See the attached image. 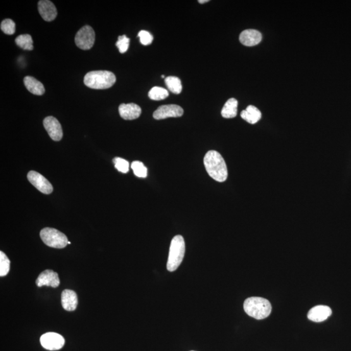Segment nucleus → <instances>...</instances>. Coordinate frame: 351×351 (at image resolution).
<instances>
[{"label": "nucleus", "instance_id": "1", "mask_svg": "<svg viewBox=\"0 0 351 351\" xmlns=\"http://www.w3.org/2000/svg\"><path fill=\"white\" fill-rule=\"evenodd\" d=\"M204 164L207 173L214 180L223 182L228 178V169L225 161L216 150H210L205 155Z\"/></svg>", "mask_w": 351, "mask_h": 351}, {"label": "nucleus", "instance_id": "2", "mask_svg": "<svg viewBox=\"0 0 351 351\" xmlns=\"http://www.w3.org/2000/svg\"><path fill=\"white\" fill-rule=\"evenodd\" d=\"M243 308L248 316L255 319L267 318L271 314V304L266 298L252 297L245 300Z\"/></svg>", "mask_w": 351, "mask_h": 351}, {"label": "nucleus", "instance_id": "3", "mask_svg": "<svg viewBox=\"0 0 351 351\" xmlns=\"http://www.w3.org/2000/svg\"><path fill=\"white\" fill-rule=\"evenodd\" d=\"M116 82V76L107 71H96L88 73L85 76L84 83L93 89H109Z\"/></svg>", "mask_w": 351, "mask_h": 351}, {"label": "nucleus", "instance_id": "4", "mask_svg": "<svg viewBox=\"0 0 351 351\" xmlns=\"http://www.w3.org/2000/svg\"><path fill=\"white\" fill-rule=\"evenodd\" d=\"M185 244L184 239L178 235L172 240L168 261H167V270L170 272L176 271L180 266L184 258Z\"/></svg>", "mask_w": 351, "mask_h": 351}, {"label": "nucleus", "instance_id": "5", "mask_svg": "<svg viewBox=\"0 0 351 351\" xmlns=\"http://www.w3.org/2000/svg\"><path fill=\"white\" fill-rule=\"evenodd\" d=\"M40 238L43 242L49 247L63 248L68 245V238L63 233L56 229L45 228L40 231Z\"/></svg>", "mask_w": 351, "mask_h": 351}, {"label": "nucleus", "instance_id": "6", "mask_svg": "<svg viewBox=\"0 0 351 351\" xmlns=\"http://www.w3.org/2000/svg\"><path fill=\"white\" fill-rule=\"evenodd\" d=\"M95 41V33L89 26H85L76 33L75 42L79 49L87 50L91 49Z\"/></svg>", "mask_w": 351, "mask_h": 351}, {"label": "nucleus", "instance_id": "7", "mask_svg": "<svg viewBox=\"0 0 351 351\" xmlns=\"http://www.w3.org/2000/svg\"><path fill=\"white\" fill-rule=\"evenodd\" d=\"M40 344L45 349L57 350L63 347L65 340L60 334L56 333H47L40 338Z\"/></svg>", "mask_w": 351, "mask_h": 351}, {"label": "nucleus", "instance_id": "8", "mask_svg": "<svg viewBox=\"0 0 351 351\" xmlns=\"http://www.w3.org/2000/svg\"><path fill=\"white\" fill-rule=\"evenodd\" d=\"M28 179L35 188L44 194L49 195L53 192V186L50 181L37 172L33 171L29 172Z\"/></svg>", "mask_w": 351, "mask_h": 351}, {"label": "nucleus", "instance_id": "9", "mask_svg": "<svg viewBox=\"0 0 351 351\" xmlns=\"http://www.w3.org/2000/svg\"><path fill=\"white\" fill-rule=\"evenodd\" d=\"M183 110L178 105H165L158 107L154 112L153 116L156 120H162L170 117H180L183 115Z\"/></svg>", "mask_w": 351, "mask_h": 351}, {"label": "nucleus", "instance_id": "10", "mask_svg": "<svg viewBox=\"0 0 351 351\" xmlns=\"http://www.w3.org/2000/svg\"><path fill=\"white\" fill-rule=\"evenodd\" d=\"M43 125L52 140L59 142L63 138V133L61 124L55 117H46L43 121Z\"/></svg>", "mask_w": 351, "mask_h": 351}, {"label": "nucleus", "instance_id": "11", "mask_svg": "<svg viewBox=\"0 0 351 351\" xmlns=\"http://www.w3.org/2000/svg\"><path fill=\"white\" fill-rule=\"evenodd\" d=\"M36 284L38 287L42 286H50L52 288H57L60 284L58 274L53 270L47 269L42 272L38 276Z\"/></svg>", "mask_w": 351, "mask_h": 351}, {"label": "nucleus", "instance_id": "12", "mask_svg": "<svg viewBox=\"0 0 351 351\" xmlns=\"http://www.w3.org/2000/svg\"><path fill=\"white\" fill-rule=\"evenodd\" d=\"M332 313L333 312L330 307L318 305L310 310L307 317L310 321L320 323L328 319L331 316Z\"/></svg>", "mask_w": 351, "mask_h": 351}, {"label": "nucleus", "instance_id": "13", "mask_svg": "<svg viewBox=\"0 0 351 351\" xmlns=\"http://www.w3.org/2000/svg\"><path fill=\"white\" fill-rule=\"evenodd\" d=\"M38 10L43 20L47 21H53L57 15L56 7L49 0H41L38 3Z\"/></svg>", "mask_w": 351, "mask_h": 351}, {"label": "nucleus", "instance_id": "14", "mask_svg": "<svg viewBox=\"0 0 351 351\" xmlns=\"http://www.w3.org/2000/svg\"><path fill=\"white\" fill-rule=\"evenodd\" d=\"M119 114L124 120H134L142 114V109L138 105L130 103L123 104L119 107Z\"/></svg>", "mask_w": 351, "mask_h": 351}, {"label": "nucleus", "instance_id": "15", "mask_svg": "<svg viewBox=\"0 0 351 351\" xmlns=\"http://www.w3.org/2000/svg\"><path fill=\"white\" fill-rule=\"evenodd\" d=\"M262 35L259 31L246 30L241 32L240 40L241 44L246 46H254L262 41Z\"/></svg>", "mask_w": 351, "mask_h": 351}, {"label": "nucleus", "instance_id": "16", "mask_svg": "<svg viewBox=\"0 0 351 351\" xmlns=\"http://www.w3.org/2000/svg\"><path fill=\"white\" fill-rule=\"evenodd\" d=\"M78 296L75 291L64 290L61 293V304L64 310L74 311L78 306Z\"/></svg>", "mask_w": 351, "mask_h": 351}, {"label": "nucleus", "instance_id": "17", "mask_svg": "<svg viewBox=\"0 0 351 351\" xmlns=\"http://www.w3.org/2000/svg\"><path fill=\"white\" fill-rule=\"evenodd\" d=\"M24 83H25L26 89L32 94L37 95V96H41L44 94V85L32 76H26L24 79Z\"/></svg>", "mask_w": 351, "mask_h": 351}, {"label": "nucleus", "instance_id": "18", "mask_svg": "<svg viewBox=\"0 0 351 351\" xmlns=\"http://www.w3.org/2000/svg\"><path fill=\"white\" fill-rule=\"evenodd\" d=\"M241 116L247 123L254 124L261 119L262 113L256 107L248 106L245 110L241 111Z\"/></svg>", "mask_w": 351, "mask_h": 351}, {"label": "nucleus", "instance_id": "19", "mask_svg": "<svg viewBox=\"0 0 351 351\" xmlns=\"http://www.w3.org/2000/svg\"><path fill=\"white\" fill-rule=\"evenodd\" d=\"M238 100L235 99H230L226 102L221 111L222 116L225 119L234 118L238 114Z\"/></svg>", "mask_w": 351, "mask_h": 351}, {"label": "nucleus", "instance_id": "20", "mask_svg": "<svg viewBox=\"0 0 351 351\" xmlns=\"http://www.w3.org/2000/svg\"><path fill=\"white\" fill-rule=\"evenodd\" d=\"M165 83L170 90V91L174 93V94H180L182 90V85L180 79L176 76H169L165 79Z\"/></svg>", "mask_w": 351, "mask_h": 351}, {"label": "nucleus", "instance_id": "21", "mask_svg": "<svg viewBox=\"0 0 351 351\" xmlns=\"http://www.w3.org/2000/svg\"><path fill=\"white\" fill-rule=\"evenodd\" d=\"M15 42L18 46L25 50H32L33 49V42L30 35L25 34L19 35L15 39Z\"/></svg>", "mask_w": 351, "mask_h": 351}, {"label": "nucleus", "instance_id": "22", "mask_svg": "<svg viewBox=\"0 0 351 351\" xmlns=\"http://www.w3.org/2000/svg\"><path fill=\"white\" fill-rule=\"evenodd\" d=\"M149 97L150 99L155 101H159L167 99L169 97L168 90L164 88L159 87H153L149 92Z\"/></svg>", "mask_w": 351, "mask_h": 351}, {"label": "nucleus", "instance_id": "23", "mask_svg": "<svg viewBox=\"0 0 351 351\" xmlns=\"http://www.w3.org/2000/svg\"><path fill=\"white\" fill-rule=\"evenodd\" d=\"M10 270V260L4 252H0V276H6Z\"/></svg>", "mask_w": 351, "mask_h": 351}, {"label": "nucleus", "instance_id": "24", "mask_svg": "<svg viewBox=\"0 0 351 351\" xmlns=\"http://www.w3.org/2000/svg\"><path fill=\"white\" fill-rule=\"evenodd\" d=\"M131 169H133L135 175L138 178H146L147 176V168L142 162L138 161H133L131 163Z\"/></svg>", "mask_w": 351, "mask_h": 351}, {"label": "nucleus", "instance_id": "25", "mask_svg": "<svg viewBox=\"0 0 351 351\" xmlns=\"http://www.w3.org/2000/svg\"><path fill=\"white\" fill-rule=\"evenodd\" d=\"M15 23L11 19L7 18L2 21L1 30L7 35H13L15 33Z\"/></svg>", "mask_w": 351, "mask_h": 351}, {"label": "nucleus", "instance_id": "26", "mask_svg": "<svg viewBox=\"0 0 351 351\" xmlns=\"http://www.w3.org/2000/svg\"><path fill=\"white\" fill-rule=\"evenodd\" d=\"M114 167L119 171L126 174L129 171V162L126 160L121 158V157H115L113 159Z\"/></svg>", "mask_w": 351, "mask_h": 351}, {"label": "nucleus", "instance_id": "27", "mask_svg": "<svg viewBox=\"0 0 351 351\" xmlns=\"http://www.w3.org/2000/svg\"><path fill=\"white\" fill-rule=\"evenodd\" d=\"M129 43H130V39L126 37L125 35L119 36L118 41L116 43V46L118 48L120 53L124 54L127 52L129 48Z\"/></svg>", "mask_w": 351, "mask_h": 351}, {"label": "nucleus", "instance_id": "28", "mask_svg": "<svg viewBox=\"0 0 351 351\" xmlns=\"http://www.w3.org/2000/svg\"><path fill=\"white\" fill-rule=\"evenodd\" d=\"M138 37H139L141 43L143 45H145V46L150 45L152 42L153 40H154L153 36L149 32L145 30L141 31L138 33Z\"/></svg>", "mask_w": 351, "mask_h": 351}, {"label": "nucleus", "instance_id": "29", "mask_svg": "<svg viewBox=\"0 0 351 351\" xmlns=\"http://www.w3.org/2000/svg\"><path fill=\"white\" fill-rule=\"evenodd\" d=\"M209 2V0H204V1H202V0H201V1H200H200H199L200 4H204V3H206V2Z\"/></svg>", "mask_w": 351, "mask_h": 351}, {"label": "nucleus", "instance_id": "30", "mask_svg": "<svg viewBox=\"0 0 351 351\" xmlns=\"http://www.w3.org/2000/svg\"><path fill=\"white\" fill-rule=\"evenodd\" d=\"M161 78H165V76H164V75H162V76H161Z\"/></svg>", "mask_w": 351, "mask_h": 351}, {"label": "nucleus", "instance_id": "31", "mask_svg": "<svg viewBox=\"0 0 351 351\" xmlns=\"http://www.w3.org/2000/svg\"><path fill=\"white\" fill-rule=\"evenodd\" d=\"M192 351H194V350H192Z\"/></svg>", "mask_w": 351, "mask_h": 351}]
</instances>
